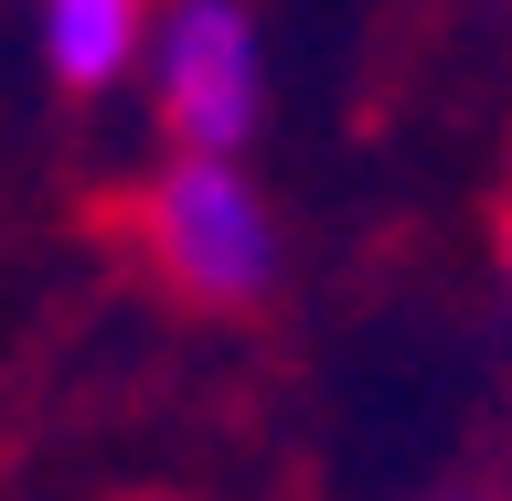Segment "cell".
Returning <instances> with one entry per match:
<instances>
[{
    "instance_id": "1",
    "label": "cell",
    "mask_w": 512,
    "mask_h": 501,
    "mask_svg": "<svg viewBox=\"0 0 512 501\" xmlns=\"http://www.w3.org/2000/svg\"><path fill=\"white\" fill-rule=\"evenodd\" d=\"M139 235H150V267L203 310H256L288 267L278 203L256 192L246 150H160L139 192Z\"/></svg>"
},
{
    "instance_id": "4",
    "label": "cell",
    "mask_w": 512,
    "mask_h": 501,
    "mask_svg": "<svg viewBox=\"0 0 512 501\" xmlns=\"http://www.w3.org/2000/svg\"><path fill=\"white\" fill-rule=\"evenodd\" d=\"M502 288H512V224H502Z\"/></svg>"
},
{
    "instance_id": "2",
    "label": "cell",
    "mask_w": 512,
    "mask_h": 501,
    "mask_svg": "<svg viewBox=\"0 0 512 501\" xmlns=\"http://www.w3.org/2000/svg\"><path fill=\"white\" fill-rule=\"evenodd\" d=\"M139 86L171 150H256L267 128V32L246 0H150Z\"/></svg>"
},
{
    "instance_id": "3",
    "label": "cell",
    "mask_w": 512,
    "mask_h": 501,
    "mask_svg": "<svg viewBox=\"0 0 512 501\" xmlns=\"http://www.w3.org/2000/svg\"><path fill=\"white\" fill-rule=\"evenodd\" d=\"M139 43H150V0H32V54L64 96L128 86Z\"/></svg>"
},
{
    "instance_id": "5",
    "label": "cell",
    "mask_w": 512,
    "mask_h": 501,
    "mask_svg": "<svg viewBox=\"0 0 512 501\" xmlns=\"http://www.w3.org/2000/svg\"><path fill=\"white\" fill-rule=\"evenodd\" d=\"M438 501H491V491H438Z\"/></svg>"
}]
</instances>
